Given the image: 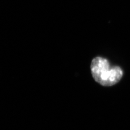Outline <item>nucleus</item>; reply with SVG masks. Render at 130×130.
I'll list each match as a JSON object with an SVG mask.
<instances>
[{"label":"nucleus","mask_w":130,"mask_h":130,"mask_svg":"<svg viewBox=\"0 0 130 130\" xmlns=\"http://www.w3.org/2000/svg\"><path fill=\"white\" fill-rule=\"evenodd\" d=\"M91 70L94 80L104 86H111L117 84L123 75L120 67H111L108 61L101 57L93 59Z\"/></svg>","instance_id":"1"}]
</instances>
